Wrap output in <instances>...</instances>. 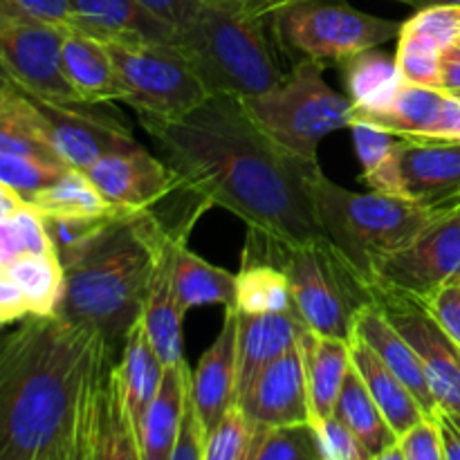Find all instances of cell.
I'll return each instance as SVG.
<instances>
[{"instance_id": "1", "label": "cell", "mask_w": 460, "mask_h": 460, "mask_svg": "<svg viewBox=\"0 0 460 460\" xmlns=\"http://www.w3.org/2000/svg\"><path fill=\"white\" fill-rule=\"evenodd\" d=\"M166 164L250 232L286 245L323 238L305 178L314 166L274 142L232 94H209L175 121L144 124Z\"/></svg>"}, {"instance_id": "2", "label": "cell", "mask_w": 460, "mask_h": 460, "mask_svg": "<svg viewBox=\"0 0 460 460\" xmlns=\"http://www.w3.org/2000/svg\"><path fill=\"white\" fill-rule=\"evenodd\" d=\"M106 346L57 314L0 332V460H49L63 447Z\"/></svg>"}, {"instance_id": "3", "label": "cell", "mask_w": 460, "mask_h": 460, "mask_svg": "<svg viewBox=\"0 0 460 460\" xmlns=\"http://www.w3.org/2000/svg\"><path fill=\"white\" fill-rule=\"evenodd\" d=\"M209 207V200L182 182L153 209L117 211L63 265L66 283L54 314L99 332L112 350L121 349L130 328L142 319L164 245L171 238H189Z\"/></svg>"}, {"instance_id": "4", "label": "cell", "mask_w": 460, "mask_h": 460, "mask_svg": "<svg viewBox=\"0 0 460 460\" xmlns=\"http://www.w3.org/2000/svg\"><path fill=\"white\" fill-rule=\"evenodd\" d=\"M193 72L209 94L250 99L281 81L283 67L268 18L245 4L205 3L193 21L175 34Z\"/></svg>"}, {"instance_id": "5", "label": "cell", "mask_w": 460, "mask_h": 460, "mask_svg": "<svg viewBox=\"0 0 460 460\" xmlns=\"http://www.w3.org/2000/svg\"><path fill=\"white\" fill-rule=\"evenodd\" d=\"M243 259L268 261L286 272L292 304L308 331L350 344L355 319L373 304L367 279L326 236L304 245H286L247 229Z\"/></svg>"}, {"instance_id": "6", "label": "cell", "mask_w": 460, "mask_h": 460, "mask_svg": "<svg viewBox=\"0 0 460 460\" xmlns=\"http://www.w3.org/2000/svg\"><path fill=\"white\" fill-rule=\"evenodd\" d=\"M308 196L323 236L362 274L368 286L377 268L407 245L440 209H427L407 198L358 193L332 182L322 166L305 178Z\"/></svg>"}, {"instance_id": "7", "label": "cell", "mask_w": 460, "mask_h": 460, "mask_svg": "<svg viewBox=\"0 0 460 460\" xmlns=\"http://www.w3.org/2000/svg\"><path fill=\"white\" fill-rule=\"evenodd\" d=\"M326 63L304 58L268 93L243 99L256 124L286 151L319 164V144L353 124V103L323 79Z\"/></svg>"}, {"instance_id": "8", "label": "cell", "mask_w": 460, "mask_h": 460, "mask_svg": "<svg viewBox=\"0 0 460 460\" xmlns=\"http://www.w3.org/2000/svg\"><path fill=\"white\" fill-rule=\"evenodd\" d=\"M277 49L292 63H337L398 39L402 22L373 16L346 0H295L268 16Z\"/></svg>"}, {"instance_id": "9", "label": "cell", "mask_w": 460, "mask_h": 460, "mask_svg": "<svg viewBox=\"0 0 460 460\" xmlns=\"http://www.w3.org/2000/svg\"><path fill=\"white\" fill-rule=\"evenodd\" d=\"M115 61L124 103L139 121H175L196 111L209 93L175 43H106Z\"/></svg>"}, {"instance_id": "10", "label": "cell", "mask_w": 460, "mask_h": 460, "mask_svg": "<svg viewBox=\"0 0 460 460\" xmlns=\"http://www.w3.org/2000/svg\"><path fill=\"white\" fill-rule=\"evenodd\" d=\"M373 283L416 299L460 283V200L440 209L407 245L382 261Z\"/></svg>"}, {"instance_id": "11", "label": "cell", "mask_w": 460, "mask_h": 460, "mask_svg": "<svg viewBox=\"0 0 460 460\" xmlns=\"http://www.w3.org/2000/svg\"><path fill=\"white\" fill-rule=\"evenodd\" d=\"M373 304L411 344L438 411L460 413V346L438 326L422 299L373 283Z\"/></svg>"}, {"instance_id": "12", "label": "cell", "mask_w": 460, "mask_h": 460, "mask_svg": "<svg viewBox=\"0 0 460 460\" xmlns=\"http://www.w3.org/2000/svg\"><path fill=\"white\" fill-rule=\"evenodd\" d=\"M67 27L22 21L0 31V70L12 85L52 103H84L63 70Z\"/></svg>"}, {"instance_id": "13", "label": "cell", "mask_w": 460, "mask_h": 460, "mask_svg": "<svg viewBox=\"0 0 460 460\" xmlns=\"http://www.w3.org/2000/svg\"><path fill=\"white\" fill-rule=\"evenodd\" d=\"M34 103L54 153L70 169L85 173L103 155L135 144L126 119L90 111L94 103H52L43 99H34Z\"/></svg>"}, {"instance_id": "14", "label": "cell", "mask_w": 460, "mask_h": 460, "mask_svg": "<svg viewBox=\"0 0 460 460\" xmlns=\"http://www.w3.org/2000/svg\"><path fill=\"white\" fill-rule=\"evenodd\" d=\"M85 175L117 211L153 209L182 187V178L137 142L103 155Z\"/></svg>"}, {"instance_id": "15", "label": "cell", "mask_w": 460, "mask_h": 460, "mask_svg": "<svg viewBox=\"0 0 460 460\" xmlns=\"http://www.w3.org/2000/svg\"><path fill=\"white\" fill-rule=\"evenodd\" d=\"M236 404L254 425L265 429L310 422L308 385L299 344L263 368Z\"/></svg>"}, {"instance_id": "16", "label": "cell", "mask_w": 460, "mask_h": 460, "mask_svg": "<svg viewBox=\"0 0 460 460\" xmlns=\"http://www.w3.org/2000/svg\"><path fill=\"white\" fill-rule=\"evenodd\" d=\"M402 196L427 209L460 200V139L404 137L400 151Z\"/></svg>"}, {"instance_id": "17", "label": "cell", "mask_w": 460, "mask_h": 460, "mask_svg": "<svg viewBox=\"0 0 460 460\" xmlns=\"http://www.w3.org/2000/svg\"><path fill=\"white\" fill-rule=\"evenodd\" d=\"M238 385V310L225 308L223 326L214 344L191 371V400L205 438L236 404Z\"/></svg>"}, {"instance_id": "18", "label": "cell", "mask_w": 460, "mask_h": 460, "mask_svg": "<svg viewBox=\"0 0 460 460\" xmlns=\"http://www.w3.org/2000/svg\"><path fill=\"white\" fill-rule=\"evenodd\" d=\"M85 460H142L135 427L121 398L112 349L103 350L94 377L93 416H90Z\"/></svg>"}, {"instance_id": "19", "label": "cell", "mask_w": 460, "mask_h": 460, "mask_svg": "<svg viewBox=\"0 0 460 460\" xmlns=\"http://www.w3.org/2000/svg\"><path fill=\"white\" fill-rule=\"evenodd\" d=\"M72 27L103 43H175V31L135 0H70Z\"/></svg>"}, {"instance_id": "20", "label": "cell", "mask_w": 460, "mask_h": 460, "mask_svg": "<svg viewBox=\"0 0 460 460\" xmlns=\"http://www.w3.org/2000/svg\"><path fill=\"white\" fill-rule=\"evenodd\" d=\"M305 326L296 313H238V385L236 402L263 368L299 344Z\"/></svg>"}, {"instance_id": "21", "label": "cell", "mask_w": 460, "mask_h": 460, "mask_svg": "<svg viewBox=\"0 0 460 460\" xmlns=\"http://www.w3.org/2000/svg\"><path fill=\"white\" fill-rule=\"evenodd\" d=\"M187 241L189 238H171L164 245L142 310L144 331H146L157 358L166 367L187 362L184 359V317H187V313L175 299L173 281H171L175 247Z\"/></svg>"}, {"instance_id": "22", "label": "cell", "mask_w": 460, "mask_h": 460, "mask_svg": "<svg viewBox=\"0 0 460 460\" xmlns=\"http://www.w3.org/2000/svg\"><path fill=\"white\" fill-rule=\"evenodd\" d=\"M353 337H359L368 349H373V353L385 362V367L394 376H398L400 382L411 391L413 398L420 402L427 416L436 418L438 407H436V400L431 395L429 385H427L425 371H422V364L418 359L416 350L395 331L394 323L385 317V313L376 304H368L358 314Z\"/></svg>"}, {"instance_id": "23", "label": "cell", "mask_w": 460, "mask_h": 460, "mask_svg": "<svg viewBox=\"0 0 460 460\" xmlns=\"http://www.w3.org/2000/svg\"><path fill=\"white\" fill-rule=\"evenodd\" d=\"M63 70L84 103L124 102L115 61L103 40L84 31L67 30L63 39Z\"/></svg>"}, {"instance_id": "24", "label": "cell", "mask_w": 460, "mask_h": 460, "mask_svg": "<svg viewBox=\"0 0 460 460\" xmlns=\"http://www.w3.org/2000/svg\"><path fill=\"white\" fill-rule=\"evenodd\" d=\"M191 368L187 362L166 367L164 380L137 431L142 460H171L187 411Z\"/></svg>"}, {"instance_id": "25", "label": "cell", "mask_w": 460, "mask_h": 460, "mask_svg": "<svg viewBox=\"0 0 460 460\" xmlns=\"http://www.w3.org/2000/svg\"><path fill=\"white\" fill-rule=\"evenodd\" d=\"M346 97L353 103V119L385 112L407 85L395 54L371 48L340 63Z\"/></svg>"}, {"instance_id": "26", "label": "cell", "mask_w": 460, "mask_h": 460, "mask_svg": "<svg viewBox=\"0 0 460 460\" xmlns=\"http://www.w3.org/2000/svg\"><path fill=\"white\" fill-rule=\"evenodd\" d=\"M308 385L310 422L332 418L337 398L350 371V349L346 341L322 337L305 328L299 340Z\"/></svg>"}, {"instance_id": "27", "label": "cell", "mask_w": 460, "mask_h": 460, "mask_svg": "<svg viewBox=\"0 0 460 460\" xmlns=\"http://www.w3.org/2000/svg\"><path fill=\"white\" fill-rule=\"evenodd\" d=\"M166 364L157 358L151 340H148L144 323L139 319L126 335L121 344V358L117 362V377H119L121 398H124L126 411L135 427V434L142 427L148 407L155 400L164 380Z\"/></svg>"}, {"instance_id": "28", "label": "cell", "mask_w": 460, "mask_h": 460, "mask_svg": "<svg viewBox=\"0 0 460 460\" xmlns=\"http://www.w3.org/2000/svg\"><path fill=\"white\" fill-rule=\"evenodd\" d=\"M349 349L350 364L359 373V377L367 385L368 394L373 395L376 404L380 407L382 416L386 418V422H389V427L395 431L398 438L402 434H407L411 427H416L418 422L429 418L425 413V409L420 407V402L413 398L411 391L400 382L398 376H394L385 367V362L359 337H353Z\"/></svg>"}, {"instance_id": "29", "label": "cell", "mask_w": 460, "mask_h": 460, "mask_svg": "<svg viewBox=\"0 0 460 460\" xmlns=\"http://www.w3.org/2000/svg\"><path fill=\"white\" fill-rule=\"evenodd\" d=\"M171 281L184 313L205 305H236V274L193 254L187 243L175 247Z\"/></svg>"}, {"instance_id": "30", "label": "cell", "mask_w": 460, "mask_h": 460, "mask_svg": "<svg viewBox=\"0 0 460 460\" xmlns=\"http://www.w3.org/2000/svg\"><path fill=\"white\" fill-rule=\"evenodd\" d=\"M449 99L452 97L445 90L407 84L385 112L353 121L373 124L402 137H438Z\"/></svg>"}, {"instance_id": "31", "label": "cell", "mask_w": 460, "mask_h": 460, "mask_svg": "<svg viewBox=\"0 0 460 460\" xmlns=\"http://www.w3.org/2000/svg\"><path fill=\"white\" fill-rule=\"evenodd\" d=\"M353 148L362 166V182L371 191L386 196H402V175H400V151L404 137L391 130L377 128L364 121L350 124Z\"/></svg>"}, {"instance_id": "32", "label": "cell", "mask_w": 460, "mask_h": 460, "mask_svg": "<svg viewBox=\"0 0 460 460\" xmlns=\"http://www.w3.org/2000/svg\"><path fill=\"white\" fill-rule=\"evenodd\" d=\"M25 202L43 218H103L117 211L103 200L88 175L75 169L36 191Z\"/></svg>"}, {"instance_id": "33", "label": "cell", "mask_w": 460, "mask_h": 460, "mask_svg": "<svg viewBox=\"0 0 460 460\" xmlns=\"http://www.w3.org/2000/svg\"><path fill=\"white\" fill-rule=\"evenodd\" d=\"M0 153H30L58 160L34 99L12 84L0 94Z\"/></svg>"}, {"instance_id": "34", "label": "cell", "mask_w": 460, "mask_h": 460, "mask_svg": "<svg viewBox=\"0 0 460 460\" xmlns=\"http://www.w3.org/2000/svg\"><path fill=\"white\" fill-rule=\"evenodd\" d=\"M332 416L341 425L349 427L373 454H380L382 449L398 443V436L389 427L386 418L382 416L380 407L376 404L373 395L368 394L367 385L353 368V364H350V371L346 376L344 386H341Z\"/></svg>"}, {"instance_id": "35", "label": "cell", "mask_w": 460, "mask_h": 460, "mask_svg": "<svg viewBox=\"0 0 460 460\" xmlns=\"http://www.w3.org/2000/svg\"><path fill=\"white\" fill-rule=\"evenodd\" d=\"M234 308L243 314L296 313L286 272L268 261L243 259L241 272L236 274Z\"/></svg>"}, {"instance_id": "36", "label": "cell", "mask_w": 460, "mask_h": 460, "mask_svg": "<svg viewBox=\"0 0 460 460\" xmlns=\"http://www.w3.org/2000/svg\"><path fill=\"white\" fill-rule=\"evenodd\" d=\"M4 272L25 295L30 313L36 317H49L57 313L63 296V272L57 254H22L4 265Z\"/></svg>"}, {"instance_id": "37", "label": "cell", "mask_w": 460, "mask_h": 460, "mask_svg": "<svg viewBox=\"0 0 460 460\" xmlns=\"http://www.w3.org/2000/svg\"><path fill=\"white\" fill-rule=\"evenodd\" d=\"M265 427L254 425L234 404L227 416L205 438V460H254Z\"/></svg>"}, {"instance_id": "38", "label": "cell", "mask_w": 460, "mask_h": 460, "mask_svg": "<svg viewBox=\"0 0 460 460\" xmlns=\"http://www.w3.org/2000/svg\"><path fill=\"white\" fill-rule=\"evenodd\" d=\"M440 54L443 48L434 39L407 25L400 27L395 61L407 84L440 88Z\"/></svg>"}, {"instance_id": "39", "label": "cell", "mask_w": 460, "mask_h": 460, "mask_svg": "<svg viewBox=\"0 0 460 460\" xmlns=\"http://www.w3.org/2000/svg\"><path fill=\"white\" fill-rule=\"evenodd\" d=\"M67 171L70 166L52 157L30 155V153H0V182L13 189L22 200L57 182Z\"/></svg>"}, {"instance_id": "40", "label": "cell", "mask_w": 460, "mask_h": 460, "mask_svg": "<svg viewBox=\"0 0 460 460\" xmlns=\"http://www.w3.org/2000/svg\"><path fill=\"white\" fill-rule=\"evenodd\" d=\"M254 460H322L313 422L265 429Z\"/></svg>"}, {"instance_id": "41", "label": "cell", "mask_w": 460, "mask_h": 460, "mask_svg": "<svg viewBox=\"0 0 460 460\" xmlns=\"http://www.w3.org/2000/svg\"><path fill=\"white\" fill-rule=\"evenodd\" d=\"M22 21L52 22L70 30V0H0V31Z\"/></svg>"}, {"instance_id": "42", "label": "cell", "mask_w": 460, "mask_h": 460, "mask_svg": "<svg viewBox=\"0 0 460 460\" xmlns=\"http://www.w3.org/2000/svg\"><path fill=\"white\" fill-rule=\"evenodd\" d=\"M322 460H373L376 454L335 416L313 422Z\"/></svg>"}, {"instance_id": "43", "label": "cell", "mask_w": 460, "mask_h": 460, "mask_svg": "<svg viewBox=\"0 0 460 460\" xmlns=\"http://www.w3.org/2000/svg\"><path fill=\"white\" fill-rule=\"evenodd\" d=\"M411 30L422 31L443 49L460 39V7L458 4H436V7L416 9L411 18L402 22Z\"/></svg>"}, {"instance_id": "44", "label": "cell", "mask_w": 460, "mask_h": 460, "mask_svg": "<svg viewBox=\"0 0 460 460\" xmlns=\"http://www.w3.org/2000/svg\"><path fill=\"white\" fill-rule=\"evenodd\" d=\"M398 445L407 460H447L436 418H425L422 422H418L407 434L400 436Z\"/></svg>"}, {"instance_id": "45", "label": "cell", "mask_w": 460, "mask_h": 460, "mask_svg": "<svg viewBox=\"0 0 460 460\" xmlns=\"http://www.w3.org/2000/svg\"><path fill=\"white\" fill-rule=\"evenodd\" d=\"M438 326L460 346V283H452L422 299Z\"/></svg>"}, {"instance_id": "46", "label": "cell", "mask_w": 460, "mask_h": 460, "mask_svg": "<svg viewBox=\"0 0 460 460\" xmlns=\"http://www.w3.org/2000/svg\"><path fill=\"white\" fill-rule=\"evenodd\" d=\"M142 9H146L153 18L169 25L178 34L187 27L202 7V0H135Z\"/></svg>"}, {"instance_id": "47", "label": "cell", "mask_w": 460, "mask_h": 460, "mask_svg": "<svg viewBox=\"0 0 460 460\" xmlns=\"http://www.w3.org/2000/svg\"><path fill=\"white\" fill-rule=\"evenodd\" d=\"M171 460H205V431H202L200 418L191 400V386H189L187 411H184L182 431H180L178 445Z\"/></svg>"}, {"instance_id": "48", "label": "cell", "mask_w": 460, "mask_h": 460, "mask_svg": "<svg viewBox=\"0 0 460 460\" xmlns=\"http://www.w3.org/2000/svg\"><path fill=\"white\" fill-rule=\"evenodd\" d=\"M27 317H31V313L25 295L12 281V277L4 272V268H0V328L7 326V323L22 322Z\"/></svg>"}, {"instance_id": "49", "label": "cell", "mask_w": 460, "mask_h": 460, "mask_svg": "<svg viewBox=\"0 0 460 460\" xmlns=\"http://www.w3.org/2000/svg\"><path fill=\"white\" fill-rule=\"evenodd\" d=\"M445 93L460 90V39L440 54V88Z\"/></svg>"}, {"instance_id": "50", "label": "cell", "mask_w": 460, "mask_h": 460, "mask_svg": "<svg viewBox=\"0 0 460 460\" xmlns=\"http://www.w3.org/2000/svg\"><path fill=\"white\" fill-rule=\"evenodd\" d=\"M436 420H438L440 436H443L445 458L460 460V413L438 411Z\"/></svg>"}, {"instance_id": "51", "label": "cell", "mask_w": 460, "mask_h": 460, "mask_svg": "<svg viewBox=\"0 0 460 460\" xmlns=\"http://www.w3.org/2000/svg\"><path fill=\"white\" fill-rule=\"evenodd\" d=\"M290 3H295V0H247V9H250L252 13H256V16L268 18L270 13H274L277 9L286 7V4Z\"/></svg>"}, {"instance_id": "52", "label": "cell", "mask_w": 460, "mask_h": 460, "mask_svg": "<svg viewBox=\"0 0 460 460\" xmlns=\"http://www.w3.org/2000/svg\"><path fill=\"white\" fill-rule=\"evenodd\" d=\"M0 205L9 207V209H13V211H21V209H25L27 202L22 200V198L18 196L13 189H9L7 184L0 182Z\"/></svg>"}, {"instance_id": "53", "label": "cell", "mask_w": 460, "mask_h": 460, "mask_svg": "<svg viewBox=\"0 0 460 460\" xmlns=\"http://www.w3.org/2000/svg\"><path fill=\"white\" fill-rule=\"evenodd\" d=\"M395 3L409 4V7H413V9L436 7V4H458L460 7V0H395Z\"/></svg>"}, {"instance_id": "54", "label": "cell", "mask_w": 460, "mask_h": 460, "mask_svg": "<svg viewBox=\"0 0 460 460\" xmlns=\"http://www.w3.org/2000/svg\"><path fill=\"white\" fill-rule=\"evenodd\" d=\"M373 460H407V458H404V454H402V449H400V445L395 443V445H391V447L382 449L380 454H376V458H373Z\"/></svg>"}, {"instance_id": "55", "label": "cell", "mask_w": 460, "mask_h": 460, "mask_svg": "<svg viewBox=\"0 0 460 460\" xmlns=\"http://www.w3.org/2000/svg\"><path fill=\"white\" fill-rule=\"evenodd\" d=\"M205 3H216V4H245V7H247V0H205Z\"/></svg>"}, {"instance_id": "56", "label": "cell", "mask_w": 460, "mask_h": 460, "mask_svg": "<svg viewBox=\"0 0 460 460\" xmlns=\"http://www.w3.org/2000/svg\"><path fill=\"white\" fill-rule=\"evenodd\" d=\"M13 214H16V211H13V209H9V207H4V205H0V220H7V218H12Z\"/></svg>"}, {"instance_id": "57", "label": "cell", "mask_w": 460, "mask_h": 460, "mask_svg": "<svg viewBox=\"0 0 460 460\" xmlns=\"http://www.w3.org/2000/svg\"><path fill=\"white\" fill-rule=\"evenodd\" d=\"M7 88H9V81H7V76L3 75V70H0V94H3Z\"/></svg>"}, {"instance_id": "58", "label": "cell", "mask_w": 460, "mask_h": 460, "mask_svg": "<svg viewBox=\"0 0 460 460\" xmlns=\"http://www.w3.org/2000/svg\"><path fill=\"white\" fill-rule=\"evenodd\" d=\"M449 94H454V97L460 99V90H456V93H449Z\"/></svg>"}]
</instances>
